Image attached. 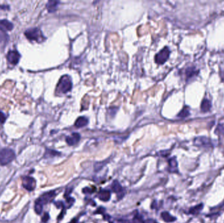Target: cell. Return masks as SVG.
<instances>
[{"instance_id":"obj_1","label":"cell","mask_w":224,"mask_h":223,"mask_svg":"<svg viewBox=\"0 0 224 223\" xmlns=\"http://www.w3.org/2000/svg\"><path fill=\"white\" fill-rule=\"evenodd\" d=\"M72 88V81L68 75L62 76L57 84L56 92L59 94H66Z\"/></svg>"},{"instance_id":"obj_2","label":"cell","mask_w":224,"mask_h":223,"mask_svg":"<svg viewBox=\"0 0 224 223\" xmlns=\"http://www.w3.org/2000/svg\"><path fill=\"white\" fill-rule=\"evenodd\" d=\"M24 34L27 39H28L30 41L42 42L45 39V37L43 35L42 31L38 28H33L27 30Z\"/></svg>"},{"instance_id":"obj_3","label":"cell","mask_w":224,"mask_h":223,"mask_svg":"<svg viewBox=\"0 0 224 223\" xmlns=\"http://www.w3.org/2000/svg\"><path fill=\"white\" fill-rule=\"evenodd\" d=\"M15 158V153L10 149H3L0 150V164L7 165L11 162Z\"/></svg>"},{"instance_id":"obj_4","label":"cell","mask_w":224,"mask_h":223,"mask_svg":"<svg viewBox=\"0 0 224 223\" xmlns=\"http://www.w3.org/2000/svg\"><path fill=\"white\" fill-rule=\"evenodd\" d=\"M170 55H171V51H170L168 47H165L155 55V62L158 64H164L168 60Z\"/></svg>"},{"instance_id":"obj_5","label":"cell","mask_w":224,"mask_h":223,"mask_svg":"<svg viewBox=\"0 0 224 223\" xmlns=\"http://www.w3.org/2000/svg\"><path fill=\"white\" fill-rule=\"evenodd\" d=\"M22 186L28 191H32L35 188L36 182L33 177L26 176L22 179Z\"/></svg>"},{"instance_id":"obj_6","label":"cell","mask_w":224,"mask_h":223,"mask_svg":"<svg viewBox=\"0 0 224 223\" xmlns=\"http://www.w3.org/2000/svg\"><path fill=\"white\" fill-rule=\"evenodd\" d=\"M7 58L9 63L13 65H16L20 60V55L16 51H10L7 55Z\"/></svg>"},{"instance_id":"obj_7","label":"cell","mask_w":224,"mask_h":223,"mask_svg":"<svg viewBox=\"0 0 224 223\" xmlns=\"http://www.w3.org/2000/svg\"><path fill=\"white\" fill-rule=\"evenodd\" d=\"M111 189L114 193L117 195L119 199L122 198L124 195V190L118 181L115 180L111 184Z\"/></svg>"},{"instance_id":"obj_8","label":"cell","mask_w":224,"mask_h":223,"mask_svg":"<svg viewBox=\"0 0 224 223\" xmlns=\"http://www.w3.org/2000/svg\"><path fill=\"white\" fill-rule=\"evenodd\" d=\"M194 143L198 147H210L212 145V141L209 138L203 136L196 137L194 140Z\"/></svg>"},{"instance_id":"obj_9","label":"cell","mask_w":224,"mask_h":223,"mask_svg":"<svg viewBox=\"0 0 224 223\" xmlns=\"http://www.w3.org/2000/svg\"><path fill=\"white\" fill-rule=\"evenodd\" d=\"M55 195H56V193L55 191L48 192V193L43 194L41 197H40L39 199H38V200H39V201L41 202L43 205L46 204L50 201H51V200L55 198Z\"/></svg>"},{"instance_id":"obj_10","label":"cell","mask_w":224,"mask_h":223,"mask_svg":"<svg viewBox=\"0 0 224 223\" xmlns=\"http://www.w3.org/2000/svg\"><path fill=\"white\" fill-rule=\"evenodd\" d=\"M81 138V136L79 135V133H73L70 136L66 137V143H68L69 145H74L76 143L79 141Z\"/></svg>"},{"instance_id":"obj_11","label":"cell","mask_w":224,"mask_h":223,"mask_svg":"<svg viewBox=\"0 0 224 223\" xmlns=\"http://www.w3.org/2000/svg\"><path fill=\"white\" fill-rule=\"evenodd\" d=\"M111 197V193L107 190H102L98 194V198L102 201L107 202Z\"/></svg>"},{"instance_id":"obj_12","label":"cell","mask_w":224,"mask_h":223,"mask_svg":"<svg viewBox=\"0 0 224 223\" xmlns=\"http://www.w3.org/2000/svg\"><path fill=\"white\" fill-rule=\"evenodd\" d=\"M60 2L59 1H53V0H50L47 3V9L49 12H55L57 9L59 4Z\"/></svg>"},{"instance_id":"obj_13","label":"cell","mask_w":224,"mask_h":223,"mask_svg":"<svg viewBox=\"0 0 224 223\" xmlns=\"http://www.w3.org/2000/svg\"><path fill=\"white\" fill-rule=\"evenodd\" d=\"M89 123V120L85 117H80L75 122V126L77 128H82L87 125Z\"/></svg>"},{"instance_id":"obj_14","label":"cell","mask_w":224,"mask_h":223,"mask_svg":"<svg viewBox=\"0 0 224 223\" xmlns=\"http://www.w3.org/2000/svg\"><path fill=\"white\" fill-rule=\"evenodd\" d=\"M163 220L166 222H172L176 220V218L171 215L168 211H163L161 215Z\"/></svg>"},{"instance_id":"obj_15","label":"cell","mask_w":224,"mask_h":223,"mask_svg":"<svg viewBox=\"0 0 224 223\" xmlns=\"http://www.w3.org/2000/svg\"><path fill=\"white\" fill-rule=\"evenodd\" d=\"M0 27L5 30L11 31L13 29V24L7 20H0Z\"/></svg>"},{"instance_id":"obj_16","label":"cell","mask_w":224,"mask_h":223,"mask_svg":"<svg viewBox=\"0 0 224 223\" xmlns=\"http://www.w3.org/2000/svg\"><path fill=\"white\" fill-rule=\"evenodd\" d=\"M212 108V104L211 102H210V100H207V99H204L201 103V110H202L203 112H208Z\"/></svg>"},{"instance_id":"obj_17","label":"cell","mask_w":224,"mask_h":223,"mask_svg":"<svg viewBox=\"0 0 224 223\" xmlns=\"http://www.w3.org/2000/svg\"><path fill=\"white\" fill-rule=\"evenodd\" d=\"M203 204H200L197 205V206L192 207L190 209L189 213L190 214H192V215H198L199 213H200V212L203 210Z\"/></svg>"},{"instance_id":"obj_18","label":"cell","mask_w":224,"mask_h":223,"mask_svg":"<svg viewBox=\"0 0 224 223\" xmlns=\"http://www.w3.org/2000/svg\"><path fill=\"white\" fill-rule=\"evenodd\" d=\"M170 170L172 172H175L178 169V162L175 158H172L168 161Z\"/></svg>"},{"instance_id":"obj_19","label":"cell","mask_w":224,"mask_h":223,"mask_svg":"<svg viewBox=\"0 0 224 223\" xmlns=\"http://www.w3.org/2000/svg\"><path fill=\"white\" fill-rule=\"evenodd\" d=\"M198 73V71L196 70L195 68L194 67H191V68H188L186 70V75L187 79H190L192 77H193L194 75H197Z\"/></svg>"},{"instance_id":"obj_20","label":"cell","mask_w":224,"mask_h":223,"mask_svg":"<svg viewBox=\"0 0 224 223\" xmlns=\"http://www.w3.org/2000/svg\"><path fill=\"white\" fill-rule=\"evenodd\" d=\"M43 205L40 202L39 200H36L35 201V207H34V209H35V213H36L37 214H38V215H40L43 211Z\"/></svg>"},{"instance_id":"obj_21","label":"cell","mask_w":224,"mask_h":223,"mask_svg":"<svg viewBox=\"0 0 224 223\" xmlns=\"http://www.w3.org/2000/svg\"><path fill=\"white\" fill-rule=\"evenodd\" d=\"M190 113L189 109H188L187 108H184L180 111V113H179V114L178 115V117H180V118H186L188 117V116L190 115Z\"/></svg>"},{"instance_id":"obj_22","label":"cell","mask_w":224,"mask_h":223,"mask_svg":"<svg viewBox=\"0 0 224 223\" xmlns=\"http://www.w3.org/2000/svg\"><path fill=\"white\" fill-rule=\"evenodd\" d=\"M8 39V35L4 32V31L2 30V29L0 28V41L2 43L7 42Z\"/></svg>"},{"instance_id":"obj_23","label":"cell","mask_w":224,"mask_h":223,"mask_svg":"<svg viewBox=\"0 0 224 223\" xmlns=\"http://www.w3.org/2000/svg\"><path fill=\"white\" fill-rule=\"evenodd\" d=\"M57 155H60V153L59 152H57V151L56 150H46L45 157H53Z\"/></svg>"},{"instance_id":"obj_24","label":"cell","mask_w":224,"mask_h":223,"mask_svg":"<svg viewBox=\"0 0 224 223\" xmlns=\"http://www.w3.org/2000/svg\"><path fill=\"white\" fill-rule=\"evenodd\" d=\"M6 117L5 114H4L2 111H0V123H4L5 122Z\"/></svg>"},{"instance_id":"obj_25","label":"cell","mask_w":224,"mask_h":223,"mask_svg":"<svg viewBox=\"0 0 224 223\" xmlns=\"http://www.w3.org/2000/svg\"><path fill=\"white\" fill-rule=\"evenodd\" d=\"M49 219V215L47 213H45L44 214V215L42 217V222H46Z\"/></svg>"},{"instance_id":"obj_26","label":"cell","mask_w":224,"mask_h":223,"mask_svg":"<svg viewBox=\"0 0 224 223\" xmlns=\"http://www.w3.org/2000/svg\"><path fill=\"white\" fill-rule=\"evenodd\" d=\"M83 193L87 194V193H91V190L89 188H85L83 189Z\"/></svg>"},{"instance_id":"obj_27","label":"cell","mask_w":224,"mask_h":223,"mask_svg":"<svg viewBox=\"0 0 224 223\" xmlns=\"http://www.w3.org/2000/svg\"><path fill=\"white\" fill-rule=\"evenodd\" d=\"M55 205L56 206V207L58 208H60L61 207L63 206V204H62L61 202H56L55 203Z\"/></svg>"},{"instance_id":"obj_28","label":"cell","mask_w":224,"mask_h":223,"mask_svg":"<svg viewBox=\"0 0 224 223\" xmlns=\"http://www.w3.org/2000/svg\"><path fill=\"white\" fill-rule=\"evenodd\" d=\"M144 223H157V222L154 220H147V221H145Z\"/></svg>"}]
</instances>
